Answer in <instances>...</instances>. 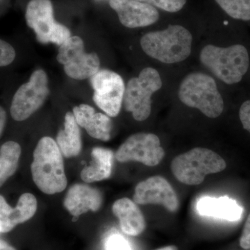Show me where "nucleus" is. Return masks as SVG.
Segmentation results:
<instances>
[{
  "instance_id": "dca6fc26",
  "label": "nucleus",
  "mask_w": 250,
  "mask_h": 250,
  "mask_svg": "<svg viewBox=\"0 0 250 250\" xmlns=\"http://www.w3.org/2000/svg\"><path fill=\"white\" fill-rule=\"evenodd\" d=\"M196 208L202 216L225 220L227 221H238L241 218L243 208L236 200L228 196L202 197L197 203Z\"/></svg>"
},
{
  "instance_id": "9d476101",
  "label": "nucleus",
  "mask_w": 250,
  "mask_h": 250,
  "mask_svg": "<svg viewBox=\"0 0 250 250\" xmlns=\"http://www.w3.org/2000/svg\"><path fill=\"white\" fill-rule=\"evenodd\" d=\"M165 151L160 139L150 133L130 136L117 150L116 158L121 163L136 161L147 166H156L164 159Z\"/></svg>"
},
{
  "instance_id": "423d86ee",
  "label": "nucleus",
  "mask_w": 250,
  "mask_h": 250,
  "mask_svg": "<svg viewBox=\"0 0 250 250\" xmlns=\"http://www.w3.org/2000/svg\"><path fill=\"white\" fill-rule=\"evenodd\" d=\"M162 86L159 72L152 67H146L139 76L131 79L125 88L124 106L136 121H144L152 110V95Z\"/></svg>"
},
{
  "instance_id": "9b49d317",
  "label": "nucleus",
  "mask_w": 250,
  "mask_h": 250,
  "mask_svg": "<svg viewBox=\"0 0 250 250\" xmlns=\"http://www.w3.org/2000/svg\"><path fill=\"white\" fill-rule=\"evenodd\" d=\"M94 90L93 100L108 116H118L124 98L125 85L116 72L100 70L90 78Z\"/></svg>"
},
{
  "instance_id": "b1692460",
  "label": "nucleus",
  "mask_w": 250,
  "mask_h": 250,
  "mask_svg": "<svg viewBox=\"0 0 250 250\" xmlns=\"http://www.w3.org/2000/svg\"><path fill=\"white\" fill-rule=\"evenodd\" d=\"M139 1H145L147 4L154 5L160 9L174 13L180 11L187 3V0H137Z\"/></svg>"
},
{
  "instance_id": "bb28decb",
  "label": "nucleus",
  "mask_w": 250,
  "mask_h": 250,
  "mask_svg": "<svg viewBox=\"0 0 250 250\" xmlns=\"http://www.w3.org/2000/svg\"><path fill=\"white\" fill-rule=\"evenodd\" d=\"M239 117L243 127L250 133V100L245 102L241 105Z\"/></svg>"
},
{
  "instance_id": "a878e982",
  "label": "nucleus",
  "mask_w": 250,
  "mask_h": 250,
  "mask_svg": "<svg viewBox=\"0 0 250 250\" xmlns=\"http://www.w3.org/2000/svg\"><path fill=\"white\" fill-rule=\"evenodd\" d=\"M106 250H131L128 242L118 233L108 236L106 241Z\"/></svg>"
},
{
  "instance_id": "c756f323",
  "label": "nucleus",
  "mask_w": 250,
  "mask_h": 250,
  "mask_svg": "<svg viewBox=\"0 0 250 250\" xmlns=\"http://www.w3.org/2000/svg\"><path fill=\"white\" fill-rule=\"evenodd\" d=\"M0 250H16L6 242L0 241Z\"/></svg>"
},
{
  "instance_id": "5701e85b",
  "label": "nucleus",
  "mask_w": 250,
  "mask_h": 250,
  "mask_svg": "<svg viewBox=\"0 0 250 250\" xmlns=\"http://www.w3.org/2000/svg\"><path fill=\"white\" fill-rule=\"evenodd\" d=\"M13 210L4 197L0 195V233H7L15 228L13 223Z\"/></svg>"
},
{
  "instance_id": "7ed1b4c3",
  "label": "nucleus",
  "mask_w": 250,
  "mask_h": 250,
  "mask_svg": "<svg viewBox=\"0 0 250 250\" xmlns=\"http://www.w3.org/2000/svg\"><path fill=\"white\" fill-rule=\"evenodd\" d=\"M200 59L205 67L227 84L241 82L249 67V54L241 45L228 47L206 45L202 49Z\"/></svg>"
},
{
  "instance_id": "f8f14e48",
  "label": "nucleus",
  "mask_w": 250,
  "mask_h": 250,
  "mask_svg": "<svg viewBox=\"0 0 250 250\" xmlns=\"http://www.w3.org/2000/svg\"><path fill=\"white\" fill-rule=\"evenodd\" d=\"M133 199L138 205H160L170 212L177 211L179 208L178 197L173 188L161 176L139 182L135 188Z\"/></svg>"
},
{
  "instance_id": "6e6552de",
  "label": "nucleus",
  "mask_w": 250,
  "mask_h": 250,
  "mask_svg": "<svg viewBox=\"0 0 250 250\" xmlns=\"http://www.w3.org/2000/svg\"><path fill=\"white\" fill-rule=\"evenodd\" d=\"M57 59L67 76L75 80L91 78L100 70L98 54L85 53L83 41L79 36H70L60 46Z\"/></svg>"
},
{
  "instance_id": "c85d7f7f",
  "label": "nucleus",
  "mask_w": 250,
  "mask_h": 250,
  "mask_svg": "<svg viewBox=\"0 0 250 250\" xmlns=\"http://www.w3.org/2000/svg\"><path fill=\"white\" fill-rule=\"evenodd\" d=\"M6 114L4 108L0 106V136L4 130L5 124H6Z\"/></svg>"
},
{
  "instance_id": "0eeeda50",
  "label": "nucleus",
  "mask_w": 250,
  "mask_h": 250,
  "mask_svg": "<svg viewBox=\"0 0 250 250\" xmlns=\"http://www.w3.org/2000/svg\"><path fill=\"white\" fill-rule=\"evenodd\" d=\"M25 18L41 43L52 42L61 46L70 37V30L54 20L50 0H31L27 5Z\"/></svg>"
},
{
  "instance_id": "ddd939ff",
  "label": "nucleus",
  "mask_w": 250,
  "mask_h": 250,
  "mask_svg": "<svg viewBox=\"0 0 250 250\" xmlns=\"http://www.w3.org/2000/svg\"><path fill=\"white\" fill-rule=\"evenodd\" d=\"M109 5L126 27H147L159 18V12L152 5L137 0H109Z\"/></svg>"
},
{
  "instance_id": "aec40b11",
  "label": "nucleus",
  "mask_w": 250,
  "mask_h": 250,
  "mask_svg": "<svg viewBox=\"0 0 250 250\" xmlns=\"http://www.w3.org/2000/svg\"><path fill=\"white\" fill-rule=\"evenodd\" d=\"M21 147L14 141H8L0 148V188L17 170Z\"/></svg>"
},
{
  "instance_id": "f03ea898",
  "label": "nucleus",
  "mask_w": 250,
  "mask_h": 250,
  "mask_svg": "<svg viewBox=\"0 0 250 250\" xmlns=\"http://www.w3.org/2000/svg\"><path fill=\"white\" fill-rule=\"evenodd\" d=\"M192 36L180 25H170L162 31H153L143 36L141 45L149 57L164 63L183 62L190 56Z\"/></svg>"
},
{
  "instance_id": "7c9ffc66",
  "label": "nucleus",
  "mask_w": 250,
  "mask_h": 250,
  "mask_svg": "<svg viewBox=\"0 0 250 250\" xmlns=\"http://www.w3.org/2000/svg\"><path fill=\"white\" fill-rule=\"evenodd\" d=\"M156 250H178L177 247L174 246H170L164 247V248H159V249Z\"/></svg>"
},
{
  "instance_id": "4468645a",
  "label": "nucleus",
  "mask_w": 250,
  "mask_h": 250,
  "mask_svg": "<svg viewBox=\"0 0 250 250\" xmlns=\"http://www.w3.org/2000/svg\"><path fill=\"white\" fill-rule=\"evenodd\" d=\"M103 202V195L98 189L87 184H76L69 189L63 205L70 214L78 218L89 210L98 211Z\"/></svg>"
},
{
  "instance_id": "4be33fe9",
  "label": "nucleus",
  "mask_w": 250,
  "mask_h": 250,
  "mask_svg": "<svg viewBox=\"0 0 250 250\" xmlns=\"http://www.w3.org/2000/svg\"><path fill=\"white\" fill-rule=\"evenodd\" d=\"M231 18L250 21V0H215Z\"/></svg>"
},
{
  "instance_id": "20e7f679",
  "label": "nucleus",
  "mask_w": 250,
  "mask_h": 250,
  "mask_svg": "<svg viewBox=\"0 0 250 250\" xmlns=\"http://www.w3.org/2000/svg\"><path fill=\"white\" fill-rule=\"evenodd\" d=\"M178 96L182 103L195 108L210 118H218L224 109L223 99L213 77L202 72L187 75L179 86Z\"/></svg>"
},
{
  "instance_id": "2eb2a0df",
  "label": "nucleus",
  "mask_w": 250,
  "mask_h": 250,
  "mask_svg": "<svg viewBox=\"0 0 250 250\" xmlns=\"http://www.w3.org/2000/svg\"><path fill=\"white\" fill-rule=\"evenodd\" d=\"M79 126L84 128L94 139L108 141L111 139L112 121L109 116L102 113H96L92 106L81 104L72 111Z\"/></svg>"
},
{
  "instance_id": "a211bd4d",
  "label": "nucleus",
  "mask_w": 250,
  "mask_h": 250,
  "mask_svg": "<svg viewBox=\"0 0 250 250\" xmlns=\"http://www.w3.org/2000/svg\"><path fill=\"white\" fill-rule=\"evenodd\" d=\"M92 162L81 172V178L85 183L105 180L111 175L113 152L107 148L94 147L91 152Z\"/></svg>"
},
{
  "instance_id": "f3484780",
  "label": "nucleus",
  "mask_w": 250,
  "mask_h": 250,
  "mask_svg": "<svg viewBox=\"0 0 250 250\" xmlns=\"http://www.w3.org/2000/svg\"><path fill=\"white\" fill-rule=\"evenodd\" d=\"M112 211L119 219L120 226L125 234L139 236L146 228L142 212L136 204L129 198H122L115 202Z\"/></svg>"
},
{
  "instance_id": "412c9836",
  "label": "nucleus",
  "mask_w": 250,
  "mask_h": 250,
  "mask_svg": "<svg viewBox=\"0 0 250 250\" xmlns=\"http://www.w3.org/2000/svg\"><path fill=\"white\" fill-rule=\"evenodd\" d=\"M37 207V200L33 194H22L13 210L12 219L15 226L30 220L35 215Z\"/></svg>"
},
{
  "instance_id": "2f4dec72",
  "label": "nucleus",
  "mask_w": 250,
  "mask_h": 250,
  "mask_svg": "<svg viewBox=\"0 0 250 250\" xmlns=\"http://www.w3.org/2000/svg\"></svg>"
},
{
  "instance_id": "393cba45",
  "label": "nucleus",
  "mask_w": 250,
  "mask_h": 250,
  "mask_svg": "<svg viewBox=\"0 0 250 250\" xmlns=\"http://www.w3.org/2000/svg\"><path fill=\"white\" fill-rule=\"evenodd\" d=\"M16 51L6 41L0 39V67L6 66L14 62Z\"/></svg>"
},
{
  "instance_id": "cd10ccee",
  "label": "nucleus",
  "mask_w": 250,
  "mask_h": 250,
  "mask_svg": "<svg viewBox=\"0 0 250 250\" xmlns=\"http://www.w3.org/2000/svg\"><path fill=\"white\" fill-rule=\"evenodd\" d=\"M240 246L244 250H250V213L248 215L241 238H240Z\"/></svg>"
},
{
  "instance_id": "39448f33",
  "label": "nucleus",
  "mask_w": 250,
  "mask_h": 250,
  "mask_svg": "<svg viewBox=\"0 0 250 250\" xmlns=\"http://www.w3.org/2000/svg\"><path fill=\"white\" fill-rule=\"evenodd\" d=\"M226 167L221 156L211 149L202 147L194 148L176 156L170 166L175 178L189 186L202 184L206 176L222 172Z\"/></svg>"
},
{
  "instance_id": "f257e3e1",
  "label": "nucleus",
  "mask_w": 250,
  "mask_h": 250,
  "mask_svg": "<svg viewBox=\"0 0 250 250\" xmlns=\"http://www.w3.org/2000/svg\"><path fill=\"white\" fill-rule=\"evenodd\" d=\"M33 156L31 175L39 190L47 195L63 191L67 181L62 154L57 142L47 136L42 138Z\"/></svg>"
},
{
  "instance_id": "6ab92c4d",
  "label": "nucleus",
  "mask_w": 250,
  "mask_h": 250,
  "mask_svg": "<svg viewBox=\"0 0 250 250\" xmlns=\"http://www.w3.org/2000/svg\"><path fill=\"white\" fill-rule=\"evenodd\" d=\"M57 143L65 158L75 157L82 151V141L80 126L73 113L67 112L65 116L64 129L59 131Z\"/></svg>"
},
{
  "instance_id": "1a4fd4ad",
  "label": "nucleus",
  "mask_w": 250,
  "mask_h": 250,
  "mask_svg": "<svg viewBox=\"0 0 250 250\" xmlns=\"http://www.w3.org/2000/svg\"><path fill=\"white\" fill-rule=\"evenodd\" d=\"M49 93L47 74L42 70H36L14 95L11 106L13 119L23 121L29 118L43 104Z\"/></svg>"
}]
</instances>
